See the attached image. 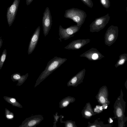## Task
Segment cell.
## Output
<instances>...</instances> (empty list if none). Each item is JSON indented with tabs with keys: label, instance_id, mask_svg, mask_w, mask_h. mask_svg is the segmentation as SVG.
Returning a JSON list of instances; mask_svg holds the SVG:
<instances>
[{
	"label": "cell",
	"instance_id": "cell-32",
	"mask_svg": "<svg viewBox=\"0 0 127 127\" xmlns=\"http://www.w3.org/2000/svg\"><path fill=\"white\" fill-rule=\"evenodd\" d=\"M125 86L126 89H127V80L125 83Z\"/></svg>",
	"mask_w": 127,
	"mask_h": 127
},
{
	"label": "cell",
	"instance_id": "cell-3",
	"mask_svg": "<svg viewBox=\"0 0 127 127\" xmlns=\"http://www.w3.org/2000/svg\"><path fill=\"white\" fill-rule=\"evenodd\" d=\"M64 17L72 20L76 22L77 25H82L87 17L86 12L78 8H72L65 11Z\"/></svg>",
	"mask_w": 127,
	"mask_h": 127
},
{
	"label": "cell",
	"instance_id": "cell-27",
	"mask_svg": "<svg viewBox=\"0 0 127 127\" xmlns=\"http://www.w3.org/2000/svg\"><path fill=\"white\" fill-rule=\"evenodd\" d=\"M109 104L108 103H105L102 105L103 110H105L108 108V107Z\"/></svg>",
	"mask_w": 127,
	"mask_h": 127
},
{
	"label": "cell",
	"instance_id": "cell-24",
	"mask_svg": "<svg viewBox=\"0 0 127 127\" xmlns=\"http://www.w3.org/2000/svg\"><path fill=\"white\" fill-rule=\"evenodd\" d=\"M58 113L56 112L55 115H53V117L54 118V121L53 123L54 125L53 126V127H56V124L57 122H58L59 118H61L63 115H61L60 116H59L58 115Z\"/></svg>",
	"mask_w": 127,
	"mask_h": 127
},
{
	"label": "cell",
	"instance_id": "cell-17",
	"mask_svg": "<svg viewBox=\"0 0 127 127\" xmlns=\"http://www.w3.org/2000/svg\"><path fill=\"white\" fill-rule=\"evenodd\" d=\"M88 124V126L87 127H112L113 126L108 124H104V122L101 121L99 118L96 119L93 123H91L89 121Z\"/></svg>",
	"mask_w": 127,
	"mask_h": 127
},
{
	"label": "cell",
	"instance_id": "cell-26",
	"mask_svg": "<svg viewBox=\"0 0 127 127\" xmlns=\"http://www.w3.org/2000/svg\"><path fill=\"white\" fill-rule=\"evenodd\" d=\"M13 77L14 79L18 80L20 79L21 76L19 74H16L13 75Z\"/></svg>",
	"mask_w": 127,
	"mask_h": 127
},
{
	"label": "cell",
	"instance_id": "cell-15",
	"mask_svg": "<svg viewBox=\"0 0 127 127\" xmlns=\"http://www.w3.org/2000/svg\"><path fill=\"white\" fill-rule=\"evenodd\" d=\"M81 113L83 118L89 119L92 116L95 115L92 108L90 103L88 102L86 103L85 106L82 110Z\"/></svg>",
	"mask_w": 127,
	"mask_h": 127
},
{
	"label": "cell",
	"instance_id": "cell-5",
	"mask_svg": "<svg viewBox=\"0 0 127 127\" xmlns=\"http://www.w3.org/2000/svg\"><path fill=\"white\" fill-rule=\"evenodd\" d=\"M82 25L78 26L77 25L71 26L66 28H64L61 25L59 28V39L66 40L71 37L74 36L75 34L80 30Z\"/></svg>",
	"mask_w": 127,
	"mask_h": 127
},
{
	"label": "cell",
	"instance_id": "cell-9",
	"mask_svg": "<svg viewBox=\"0 0 127 127\" xmlns=\"http://www.w3.org/2000/svg\"><path fill=\"white\" fill-rule=\"evenodd\" d=\"M108 95L107 88L104 85L99 89L95 97L99 104L102 105L106 103L110 104V101L108 99Z\"/></svg>",
	"mask_w": 127,
	"mask_h": 127
},
{
	"label": "cell",
	"instance_id": "cell-4",
	"mask_svg": "<svg viewBox=\"0 0 127 127\" xmlns=\"http://www.w3.org/2000/svg\"><path fill=\"white\" fill-rule=\"evenodd\" d=\"M110 18L109 15L108 13L105 16L96 18L90 26V32H97L103 29L108 23Z\"/></svg>",
	"mask_w": 127,
	"mask_h": 127
},
{
	"label": "cell",
	"instance_id": "cell-11",
	"mask_svg": "<svg viewBox=\"0 0 127 127\" xmlns=\"http://www.w3.org/2000/svg\"><path fill=\"white\" fill-rule=\"evenodd\" d=\"M85 72L86 69L84 68L73 77L67 83V86L76 87L82 83L84 78Z\"/></svg>",
	"mask_w": 127,
	"mask_h": 127
},
{
	"label": "cell",
	"instance_id": "cell-8",
	"mask_svg": "<svg viewBox=\"0 0 127 127\" xmlns=\"http://www.w3.org/2000/svg\"><path fill=\"white\" fill-rule=\"evenodd\" d=\"M20 0H14L7 10L6 16L8 24L10 27L15 19Z\"/></svg>",
	"mask_w": 127,
	"mask_h": 127
},
{
	"label": "cell",
	"instance_id": "cell-19",
	"mask_svg": "<svg viewBox=\"0 0 127 127\" xmlns=\"http://www.w3.org/2000/svg\"><path fill=\"white\" fill-rule=\"evenodd\" d=\"M64 116L62 115L60 118V122L64 124L65 127H77L75 124V122L71 120H68L66 121H62Z\"/></svg>",
	"mask_w": 127,
	"mask_h": 127
},
{
	"label": "cell",
	"instance_id": "cell-30",
	"mask_svg": "<svg viewBox=\"0 0 127 127\" xmlns=\"http://www.w3.org/2000/svg\"><path fill=\"white\" fill-rule=\"evenodd\" d=\"M6 117L8 118L11 119L13 117V116L11 115H7Z\"/></svg>",
	"mask_w": 127,
	"mask_h": 127
},
{
	"label": "cell",
	"instance_id": "cell-13",
	"mask_svg": "<svg viewBox=\"0 0 127 127\" xmlns=\"http://www.w3.org/2000/svg\"><path fill=\"white\" fill-rule=\"evenodd\" d=\"M91 40L89 39H79L72 41L64 49H67L78 50L90 43Z\"/></svg>",
	"mask_w": 127,
	"mask_h": 127
},
{
	"label": "cell",
	"instance_id": "cell-21",
	"mask_svg": "<svg viewBox=\"0 0 127 127\" xmlns=\"http://www.w3.org/2000/svg\"><path fill=\"white\" fill-rule=\"evenodd\" d=\"M93 109L96 114L101 113L104 110L102 106L99 104L96 105Z\"/></svg>",
	"mask_w": 127,
	"mask_h": 127
},
{
	"label": "cell",
	"instance_id": "cell-20",
	"mask_svg": "<svg viewBox=\"0 0 127 127\" xmlns=\"http://www.w3.org/2000/svg\"><path fill=\"white\" fill-rule=\"evenodd\" d=\"M6 49L4 50L0 57V69L1 68L6 59L7 56Z\"/></svg>",
	"mask_w": 127,
	"mask_h": 127
},
{
	"label": "cell",
	"instance_id": "cell-1",
	"mask_svg": "<svg viewBox=\"0 0 127 127\" xmlns=\"http://www.w3.org/2000/svg\"><path fill=\"white\" fill-rule=\"evenodd\" d=\"M123 95L121 89L120 95L117 99L113 106V112L114 117L118 120V127H125L127 121V117L125 115L126 102L124 100Z\"/></svg>",
	"mask_w": 127,
	"mask_h": 127
},
{
	"label": "cell",
	"instance_id": "cell-7",
	"mask_svg": "<svg viewBox=\"0 0 127 127\" xmlns=\"http://www.w3.org/2000/svg\"><path fill=\"white\" fill-rule=\"evenodd\" d=\"M52 17L49 8H46L43 13L42 19L43 33L45 36L47 35L52 24Z\"/></svg>",
	"mask_w": 127,
	"mask_h": 127
},
{
	"label": "cell",
	"instance_id": "cell-18",
	"mask_svg": "<svg viewBox=\"0 0 127 127\" xmlns=\"http://www.w3.org/2000/svg\"><path fill=\"white\" fill-rule=\"evenodd\" d=\"M127 61V54L124 53L121 55L119 58L115 65L116 68L123 65Z\"/></svg>",
	"mask_w": 127,
	"mask_h": 127
},
{
	"label": "cell",
	"instance_id": "cell-28",
	"mask_svg": "<svg viewBox=\"0 0 127 127\" xmlns=\"http://www.w3.org/2000/svg\"><path fill=\"white\" fill-rule=\"evenodd\" d=\"M33 0H26V4L27 5H29L33 1Z\"/></svg>",
	"mask_w": 127,
	"mask_h": 127
},
{
	"label": "cell",
	"instance_id": "cell-23",
	"mask_svg": "<svg viewBox=\"0 0 127 127\" xmlns=\"http://www.w3.org/2000/svg\"><path fill=\"white\" fill-rule=\"evenodd\" d=\"M85 5L88 7L92 8L93 6V3L92 0H81Z\"/></svg>",
	"mask_w": 127,
	"mask_h": 127
},
{
	"label": "cell",
	"instance_id": "cell-2",
	"mask_svg": "<svg viewBox=\"0 0 127 127\" xmlns=\"http://www.w3.org/2000/svg\"><path fill=\"white\" fill-rule=\"evenodd\" d=\"M67 59L55 57L48 63L45 69L37 80L34 87L38 85L52 73L58 68L67 60Z\"/></svg>",
	"mask_w": 127,
	"mask_h": 127
},
{
	"label": "cell",
	"instance_id": "cell-31",
	"mask_svg": "<svg viewBox=\"0 0 127 127\" xmlns=\"http://www.w3.org/2000/svg\"><path fill=\"white\" fill-rule=\"evenodd\" d=\"M10 100L12 103H14L16 101L15 99L13 98H11Z\"/></svg>",
	"mask_w": 127,
	"mask_h": 127
},
{
	"label": "cell",
	"instance_id": "cell-12",
	"mask_svg": "<svg viewBox=\"0 0 127 127\" xmlns=\"http://www.w3.org/2000/svg\"><path fill=\"white\" fill-rule=\"evenodd\" d=\"M40 31V28L39 26L36 28L32 36L28 48V55L31 54L35 49L39 39Z\"/></svg>",
	"mask_w": 127,
	"mask_h": 127
},
{
	"label": "cell",
	"instance_id": "cell-16",
	"mask_svg": "<svg viewBox=\"0 0 127 127\" xmlns=\"http://www.w3.org/2000/svg\"><path fill=\"white\" fill-rule=\"evenodd\" d=\"M75 101V99L73 97L68 96L63 99L59 103V107L61 109L67 107L70 103Z\"/></svg>",
	"mask_w": 127,
	"mask_h": 127
},
{
	"label": "cell",
	"instance_id": "cell-29",
	"mask_svg": "<svg viewBox=\"0 0 127 127\" xmlns=\"http://www.w3.org/2000/svg\"><path fill=\"white\" fill-rule=\"evenodd\" d=\"M2 43L3 41L2 39L1 38H0V49L2 45Z\"/></svg>",
	"mask_w": 127,
	"mask_h": 127
},
{
	"label": "cell",
	"instance_id": "cell-14",
	"mask_svg": "<svg viewBox=\"0 0 127 127\" xmlns=\"http://www.w3.org/2000/svg\"><path fill=\"white\" fill-rule=\"evenodd\" d=\"M43 117L41 115L32 116L27 119L25 123L26 126L35 127L43 120Z\"/></svg>",
	"mask_w": 127,
	"mask_h": 127
},
{
	"label": "cell",
	"instance_id": "cell-10",
	"mask_svg": "<svg viewBox=\"0 0 127 127\" xmlns=\"http://www.w3.org/2000/svg\"><path fill=\"white\" fill-rule=\"evenodd\" d=\"M80 56L86 58L90 61L99 60L104 57L96 49L93 48L81 54Z\"/></svg>",
	"mask_w": 127,
	"mask_h": 127
},
{
	"label": "cell",
	"instance_id": "cell-33",
	"mask_svg": "<svg viewBox=\"0 0 127 127\" xmlns=\"http://www.w3.org/2000/svg\"></svg>",
	"mask_w": 127,
	"mask_h": 127
},
{
	"label": "cell",
	"instance_id": "cell-6",
	"mask_svg": "<svg viewBox=\"0 0 127 127\" xmlns=\"http://www.w3.org/2000/svg\"><path fill=\"white\" fill-rule=\"evenodd\" d=\"M118 32L117 26L111 25L108 27L105 34V44L110 46L115 43L117 38Z\"/></svg>",
	"mask_w": 127,
	"mask_h": 127
},
{
	"label": "cell",
	"instance_id": "cell-22",
	"mask_svg": "<svg viewBox=\"0 0 127 127\" xmlns=\"http://www.w3.org/2000/svg\"><path fill=\"white\" fill-rule=\"evenodd\" d=\"M102 6L104 8L108 9L110 5L109 0H99Z\"/></svg>",
	"mask_w": 127,
	"mask_h": 127
},
{
	"label": "cell",
	"instance_id": "cell-25",
	"mask_svg": "<svg viewBox=\"0 0 127 127\" xmlns=\"http://www.w3.org/2000/svg\"><path fill=\"white\" fill-rule=\"evenodd\" d=\"M116 118L115 117H109L107 120L108 124L111 125H112V126H113L114 120Z\"/></svg>",
	"mask_w": 127,
	"mask_h": 127
}]
</instances>
